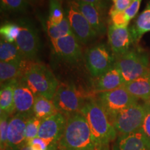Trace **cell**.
Returning a JSON list of instances; mask_svg holds the SVG:
<instances>
[{
  "label": "cell",
  "mask_w": 150,
  "mask_h": 150,
  "mask_svg": "<svg viewBox=\"0 0 150 150\" xmlns=\"http://www.w3.org/2000/svg\"><path fill=\"white\" fill-rule=\"evenodd\" d=\"M18 24L20 31L15 42L26 59L36 61L40 47V38L36 28L32 22L26 18L20 19Z\"/></svg>",
  "instance_id": "9c48e42d"
},
{
  "label": "cell",
  "mask_w": 150,
  "mask_h": 150,
  "mask_svg": "<svg viewBox=\"0 0 150 150\" xmlns=\"http://www.w3.org/2000/svg\"><path fill=\"white\" fill-rule=\"evenodd\" d=\"M134 0H112V7L116 11H125Z\"/></svg>",
  "instance_id": "e575fe53"
},
{
  "label": "cell",
  "mask_w": 150,
  "mask_h": 150,
  "mask_svg": "<svg viewBox=\"0 0 150 150\" xmlns=\"http://www.w3.org/2000/svg\"><path fill=\"white\" fill-rule=\"evenodd\" d=\"M108 13L112 24L119 27H128L130 21L127 19L125 11H116L111 6Z\"/></svg>",
  "instance_id": "4dcf8cb0"
},
{
  "label": "cell",
  "mask_w": 150,
  "mask_h": 150,
  "mask_svg": "<svg viewBox=\"0 0 150 150\" xmlns=\"http://www.w3.org/2000/svg\"><path fill=\"white\" fill-rule=\"evenodd\" d=\"M67 122V116L61 112L42 120L38 137L44 140L48 146L56 144L63 136Z\"/></svg>",
  "instance_id": "7c38bea8"
},
{
  "label": "cell",
  "mask_w": 150,
  "mask_h": 150,
  "mask_svg": "<svg viewBox=\"0 0 150 150\" xmlns=\"http://www.w3.org/2000/svg\"><path fill=\"white\" fill-rule=\"evenodd\" d=\"M78 1L93 5L94 6L97 7L104 13L107 10L110 4V0H78Z\"/></svg>",
  "instance_id": "d6a6232c"
},
{
  "label": "cell",
  "mask_w": 150,
  "mask_h": 150,
  "mask_svg": "<svg viewBox=\"0 0 150 150\" xmlns=\"http://www.w3.org/2000/svg\"><path fill=\"white\" fill-rule=\"evenodd\" d=\"M40 119L33 115L27 120L26 126V142H29L37 138L41 124Z\"/></svg>",
  "instance_id": "f1b7e54d"
},
{
  "label": "cell",
  "mask_w": 150,
  "mask_h": 150,
  "mask_svg": "<svg viewBox=\"0 0 150 150\" xmlns=\"http://www.w3.org/2000/svg\"><path fill=\"white\" fill-rule=\"evenodd\" d=\"M50 40L53 53L59 59L69 63H76L82 59L83 54L80 43L73 33Z\"/></svg>",
  "instance_id": "8fae6325"
},
{
  "label": "cell",
  "mask_w": 150,
  "mask_h": 150,
  "mask_svg": "<svg viewBox=\"0 0 150 150\" xmlns=\"http://www.w3.org/2000/svg\"><path fill=\"white\" fill-rule=\"evenodd\" d=\"M11 115L4 112H1L0 117V144H1V149L6 147L8 145V127L9 120H10Z\"/></svg>",
  "instance_id": "f546056e"
},
{
  "label": "cell",
  "mask_w": 150,
  "mask_h": 150,
  "mask_svg": "<svg viewBox=\"0 0 150 150\" xmlns=\"http://www.w3.org/2000/svg\"><path fill=\"white\" fill-rule=\"evenodd\" d=\"M27 2L29 3V4H32V5H38L40 4L41 3H42L43 0H27Z\"/></svg>",
  "instance_id": "74e56055"
},
{
  "label": "cell",
  "mask_w": 150,
  "mask_h": 150,
  "mask_svg": "<svg viewBox=\"0 0 150 150\" xmlns=\"http://www.w3.org/2000/svg\"><path fill=\"white\" fill-rule=\"evenodd\" d=\"M81 112L88 123L97 150H110L109 144L115 141L117 131L107 114L95 98V95L86 99Z\"/></svg>",
  "instance_id": "6da1fadb"
},
{
  "label": "cell",
  "mask_w": 150,
  "mask_h": 150,
  "mask_svg": "<svg viewBox=\"0 0 150 150\" xmlns=\"http://www.w3.org/2000/svg\"><path fill=\"white\" fill-rule=\"evenodd\" d=\"M115 65L125 83L131 81L150 71L149 54L142 48L136 47L116 58Z\"/></svg>",
  "instance_id": "277c9868"
},
{
  "label": "cell",
  "mask_w": 150,
  "mask_h": 150,
  "mask_svg": "<svg viewBox=\"0 0 150 150\" xmlns=\"http://www.w3.org/2000/svg\"><path fill=\"white\" fill-rule=\"evenodd\" d=\"M146 111V103L138 102L119 112L112 122L117 135L128 134L141 129Z\"/></svg>",
  "instance_id": "ba28073f"
},
{
  "label": "cell",
  "mask_w": 150,
  "mask_h": 150,
  "mask_svg": "<svg viewBox=\"0 0 150 150\" xmlns=\"http://www.w3.org/2000/svg\"><path fill=\"white\" fill-rule=\"evenodd\" d=\"M1 11L11 13H23L27 9V0H0Z\"/></svg>",
  "instance_id": "83f0119b"
},
{
  "label": "cell",
  "mask_w": 150,
  "mask_h": 150,
  "mask_svg": "<svg viewBox=\"0 0 150 150\" xmlns=\"http://www.w3.org/2000/svg\"><path fill=\"white\" fill-rule=\"evenodd\" d=\"M31 61L29 60L15 63V62H2L0 63V81L1 84L14 79H22L29 68Z\"/></svg>",
  "instance_id": "d6986e66"
},
{
  "label": "cell",
  "mask_w": 150,
  "mask_h": 150,
  "mask_svg": "<svg viewBox=\"0 0 150 150\" xmlns=\"http://www.w3.org/2000/svg\"><path fill=\"white\" fill-rule=\"evenodd\" d=\"M47 31L50 40H56L71 34L72 30L66 15L61 23L53 24L47 21Z\"/></svg>",
  "instance_id": "d4e9b609"
},
{
  "label": "cell",
  "mask_w": 150,
  "mask_h": 150,
  "mask_svg": "<svg viewBox=\"0 0 150 150\" xmlns=\"http://www.w3.org/2000/svg\"><path fill=\"white\" fill-rule=\"evenodd\" d=\"M17 150H35V149H33V148L31 147L29 143H27V142H26L23 145H22L21 147Z\"/></svg>",
  "instance_id": "8d00e7d4"
},
{
  "label": "cell",
  "mask_w": 150,
  "mask_h": 150,
  "mask_svg": "<svg viewBox=\"0 0 150 150\" xmlns=\"http://www.w3.org/2000/svg\"><path fill=\"white\" fill-rule=\"evenodd\" d=\"M0 59L2 62L15 63H20L27 60L16 42H8L2 39L0 43Z\"/></svg>",
  "instance_id": "cb8c5ba5"
},
{
  "label": "cell",
  "mask_w": 150,
  "mask_h": 150,
  "mask_svg": "<svg viewBox=\"0 0 150 150\" xmlns=\"http://www.w3.org/2000/svg\"><path fill=\"white\" fill-rule=\"evenodd\" d=\"M59 112L56 109L53 100L49 99L42 95H35L33 115L41 120L54 115Z\"/></svg>",
  "instance_id": "603a6c76"
},
{
  "label": "cell",
  "mask_w": 150,
  "mask_h": 150,
  "mask_svg": "<svg viewBox=\"0 0 150 150\" xmlns=\"http://www.w3.org/2000/svg\"><path fill=\"white\" fill-rule=\"evenodd\" d=\"M108 42L115 58L128 52L133 43L129 27H119L110 24L108 28Z\"/></svg>",
  "instance_id": "5bb4252c"
},
{
  "label": "cell",
  "mask_w": 150,
  "mask_h": 150,
  "mask_svg": "<svg viewBox=\"0 0 150 150\" xmlns=\"http://www.w3.org/2000/svg\"><path fill=\"white\" fill-rule=\"evenodd\" d=\"M20 27L18 24L7 22L1 25L0 34L1 39L8 42L13 43L20 34Z\"/></svg>",
  "instance_id": "4316f807"
},
{
  "label": "cell",
  "mask_w": 150,
  "mask_h": 150,
  "mask_svg": "<svg viewBox=\"0 0 150 150\" xmlns=\"http://www.w3.org/2000/svg\"><path fill=\"white\" fill-rule=\"evenodd\" d=\"M35 150H47L48 149V145L46 143V142L44 140L41 138H34L31 141L27 142Z\"/></svg>",
  "instance_id": "d590c367"
},
{
  "label": "cell",
  "mask_w": 150,
  "mask_h": 150,
  "mask_svg": "<svg viewBox=\"0 0 150 150\" xmlns=\"http://www.w3.org/2000/svg\"><path fill=\"white\" fill-rule=\"evenodd\" d=\"M145 103L147 106V111L141 129L146 136L150 140V104L148 102Z\"/></svg>",
  "instance_id": "836d02e7"
},
{
  "label": "cell",
  "mask_w": 150,
  "mask_h": 150,
  "mask_svg": "<svg viewBox=\"0 0 150 150\" xmlns=\"http://www.w3.org/2000/svg\"><path fill=\"white\" fill-rule=\"evenodd\" d=\"M16 79L1 84L0 91V110L1 112L11 115L16 112L14 104V86Z\"/></svg>",
  "instance_id": "7402d4cb"
},
{
  "label": "cell",
  "mask_w": 150,
  "mask_h": 150,
  "mask_svg": "<svg viewBox=\"0 0 150 150\" xmlns=\"http://www.w3.org/2000/svg\"><path fill=\"white\" fill-rule=\"evenodd\" d=\"M141 1L142 0H134L131 5L125 11V13L129 21H131L133 18L136 17L140 8Z\"/></svg>",
  "instance_id": "1f68e13d"
},
{
  "label": "cell",
  "mask_w": 150,
  "mask_h": 150,
  "mask_svg": "<svg viewBox=\"0 0 150 150\" xmlns=\"http://www.w3.org/2000/svg\"><path fill=\"white\" fill-rule=\"evenodd\" d=\"M72 33L81 44L86 45L95 40L98 34L94 30L83 15L74 6L67 1V6L65 10Z\"/></svg>",
  "instance_id": "30bf717a"
},
{
  "label": "cell",
  "mask_w": 150,
  "mask_h": 150,
  "mask_svg": "<svg viewBox=\"0 0 150 150\" xmlns=\"http://www.w3.org/2000/svg\"><path fill=\"white\" fill-rule=\"evenodd\" d=\"M95 94L85 93L74 84L59 83L52 100L58 111L67 117L81 112L86 99Z\"/></svg>",
  "instance_id": "5b68a950"
},
{
  "label": "cell",
  "mask_w": 150,
  "mask_h": 150,
  "mask_svg": "<svg viewBox=\"0 0 150 150\" xmlns=\"http://www.w3.org/2000/svg\"><path fill=\"white\" fill-rule=\"evenodd\" d=\"M22 79L35 95H42L52 100L59 85L52 70L38 61H31Z\"/></svg>",
  "instance_id": "3957f363"
},
{
  "label": "cell",
  "mask_w": 150,
  "mask_h": 150,
  "mask_svg": "<svg viewBox=\"0 0 150 150\" xmlns=\"http://www.w3.org/2000/svg\"><path fill=\"white\" fill-rule=\"evenodd\" d=\"M129 29L132 42L137 45L142 35L150 31V1Z\"/></svg>",
  "instance_id": "44dd1931"
},
{
  "label": "cell",
  "mask_w": 150,
  "mask_h": 150,
  "mask_svg": "<svg viewBox=\"0 0 150 150\" xmlns=\"http://www.w3.org/2000/svg\"><path fill=\"white\" fill-rule=\"evenodd\" d=\"M84 60L86 67L93 78L104 74L116 63V58L110 47L103 43L88 49L84 54Z\"/></svg>",
  "instance_id": "52a82bcc"
},
{
  "label": "cell",
  "mask_w": 150,
  "mask_h": 150,
  "mask_svg": "<svg viewBox=\"0 0 150 150\" xmlns=\"http://www.w3.org/2000/svg\"><path fill=\"white\" fill-rule=\"evenodd\" d=\"M35 95L22 79H16L14 86V104L16 113L28 117L33 115Z\"/></svg>",
  "instance_id": "4fadbf2b"
},
{
  "label": "cell",
  "mask_w": 150,
  "mask_h": 150,
  "mask_svg": "<svg viewBox=\"0 0 150 150\" xmlns=\"http://www.w3.org/2000/svg\"><path fill=\"white\" fill-rule=\"evenodd\" d=\"M122 86L131 95L145 102L150 99V71L136 79L126 82Z\"/></svg>",
  "instance_id": "ffe728a7"
},
{
  "label": "cell",
  "mask_w": 150,
  "mask_h": 150,
  "mask_svg": "<svg viewBox=\"0 0 150 150\" xmlns=\"http://www.w3.org/2000/svg\"><path fill=\"white\" fill-rule=\"evenodd\" d=\"M68 1L85 17L97 34H105L106 32V27L104 18V12L93 5L78 0H69Z\"/></svg>",
  "instance_id": "2e32d148"
},
{
  "label": "cell",
  "mask_w": 150,
  "mask_h": 150,
  "mask_svg": "<svg viewBox=\"0 0 150 150\" xmlns=\"http://www.w3.org/2000/svg\"><path fill=\"white\" fill-rule=\"evenodd\" d=\"M112 150H150V140L140 129L128 134L117 135Z\"/></svg>",
  "instance_id": "9a60e30c"
},
{
  "label": "cell",
  "mask_w": 150,
  "mask_h": 150,
  "mask_svg": "<svg viewBox=\"0 0 150 150\" xmlns=\"http://www.w3.org/2000/svg\"><path fill=\"white\" fill-rule=\"evenodd\" d=\"M29 117L20 113L11 117L8 127V145L15 150L26 142V126Z\"/></svg>",
  "instance_id": "e0dca14e"
},
{
  "label": "cell",
  "mask_w": 150,
  "mask_h": 150,
  "mask_svg": "<svg viewBox=\"0 0 150 150\" xmlns=\"http://www.w3.org/2000/svg\"><path fill=\"white\" fill-rule=\"evenodd\" d=\"M63 0H50L48 21L53 24H59L65 17V12L62 6Z\"/></svg>",
  "instance_id": "484cf974"
},
{
  "label": "cell",
  "mask_w": 150,
  "mask_h": 150,
  "mask_svg": "<svg viewBox=\"0 0 150 150\" xmlns=\"http://www.w3.org/2000/svg\"><path fill=\"white\" fill-rule=\"evenodd\" d=\"M95 98L112 124L119 112L138 102V99L131 95L122 86L112 91L96 93Z\"/></svg>",
  "instance_id": "8992f818"
},
{
  "label": "cell",
  "mask_w": 150,
  "mask_h": 150,
  "mask_svg": "<svg viewBox=\"0 0 150 150\" xmlns=\"http://www.w3.org/2000/svg\"><path fill=\"white\" fill-rule=\"evenodd\" d=\"M60 150H97L89 125L81 112L67 117L63 134L59 141Z\"/></svg>",
  "instance_id": "7a4b0ae2"
},
{
  "label": "cell",
  "mask_w": 150,
  "mask_h": 150,
  "mask_svg": "<svg viewBox=\"0 0 150 150\" xmlns=\"http://www.w3.org/2000/svg\"><path fill=\"white\" fill-rule=\"evenodd\" d=\"M125 83L120 72L115 64L104 74L93 78L92 90L94 93H103L115 90Z\"/></svg>",
  "instance_id": "ac0fdd59"
},
{
  "label": "cell",
  "mask_w": 150,
  "mask_h": 150,
  "mask_svg": "<svg viewBox=\"0 0 150 150\" xmlns=\"http://www.w3.org/2000/svg\"><path fill=\"white\" fill-rule=\"evenodd\" d=\"M1 150H15V149H13L12 147H11L9 145H7L6 147H4L3 149H1Z\"/></svg>",
  "instance_id": "f35d334b"
},
{
  "label": "cell",
  "mask_w": 150,
  "mask_h": 150,
  "mask_svg": "<svg viewBox=\"0 0 150 150\" xmlns=\"http://www.w3.org/2000/svg\"><path fill=\"white\" fill-rule=\"evenodd\" d=\"M149 102V104H150V99H149V102Z\"/></svg>",
  "instance_id": "ab89813d"
}]
</instances>
